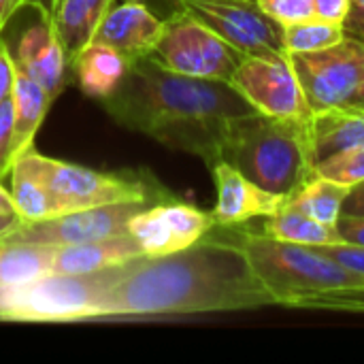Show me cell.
<instances>
[{"label":"cell","instance_id":"obj_1","mask_svg":"<svg viewBox=\"0 0 364 364\" xmlns=\"http://www.w3.org/2000/svg\"><path fill=\"white\" fill-rule=\"evenodd\" d=\"M224 232L213 228L181 252L124 262L105 294L102 318L232 314L275 305L243 250Z\"/></svg>","mask_w":364,"mask_h":364},{"label":"cell","instance_id":"obj_2","mask_svg":"<svg viewBox=\"0 0 364 364\" xmlns=\"http://www.w3.org/2000/svg\"><path fill=\"white\" fill-rule=\"evenodd\" d=\"M100 105L119 126L198 156L209 168L222 162L232 122L256 111L228 81L186 77L151 55L130 60L126 79Z\"/></svg>","mask_w":364,"mask_h":364},{"label":"cell","instance_id":"obj_3","mask_svg":"<svg viewBox=\"0 0 364 364\" xmlns=\"http://www.w3.org/2000/svg\"><path fill=\"white\" fill-rule=\"evenodd\" d=\"M222 160L260 188L290 196L311 175L309 117H269L258 111L232 122Z\"/></svg>","mask_w":364,"mask_h":364},{"label":"cell","instance_id":"obj_4","mask_svg":"<svg viewBox=\"0 0 364 364\" xmlns=\"http://www.w3.org/2000/svg\"><path fill=\"white\" fill-rule=\"evenodd\" d=\"M243 250L252 271L275 305L294 307L303 299L343 288H364V277L324 256L316 247L286 243L254 230L224 226Z\"/></svg>","mask_w":364,"mask_h":364},{"label":"cell","instance_id":"obj_5","mask_svg":"<svg viewBox=\"0 0 364 364\" xmlns=\"http://www.w3.org/2000/svg\"><path fill=\"white\" fill-rule=\"evenodd\" d=\"M122 264L81 275H43L0 286V322H85L102 320V301Z\"/></svg>","mask_w":364,"mask_h":364},{"label":"cell","instance_id":"obj_6","mask_svg":"<svg viewBox=\"0 0 364 364\" xmlns=\"http://www.w3.org/2000/svg\"><path fill=\"white\" fill-rule=\"evenodd\" d=\"M26 154L30 156L38 175L51 190L60 215L126 200L158 203L173 198V194L154 175H141L139 171H94L87 166L45 156L34 147H30Z\"/></svg>","mask_w":364,"mask_h":364},{"label":"cell","instance_id":"obj_7","mask_svg":"<svg viewBox=\"0 0 364 364\" xmlns=\"http://www.w3.org/2000/svg\"><path fill=\"white\" fill-rule=\"evenodd\" d=\"M151 58L186 77L230 83L232 73L245 55L186 9L164 21V32Z\"/></svg>","mask_w":364,"mask_h":364},{"label":"cell","instance_id":"obj_8","mask_svg":"<svg viewBox=\"0 0 364 364\" xmlns=\"http://www.w3.org/2000/svg\"><path fill=\"white\" fill-rule=\"evenodd\" d=\"M311 113L348 105L364 79V41L346 34L333 47L290 53Z\"/></svg>","mask_w":364,"mask_h":364},{"label":"cell","instance_id":"obj_9","mask_svg":"<svg viewBox=\"0 0 364 364\" xmlns=\"http://www.w3.org/2000/svg\"><path fill=\"white\" fill-rule=\"evenodd\" d=\"M149 205H154V200H126L70 211L38 222H19L11 232L0 237V243H32L62 247L107 239L126 232L128 222Z\"/></svg>","mask_w":364,"mask_h":364},{"label":"cell","instance_id":"obj_10","mask_svg":"<svg viewBox=\"0 0 364 364\" xmlns=\"http://www.w3.org/2000/svg\"><path fill=\"white\" fill-rule=\"evenodd\" d=\"M230 85L262 115L282 119L311 117L288 51L245 55L232 73Z\"/></svg>","mask_w":364,"mask_h":364},{"label":"cell","instance_id":"obj_11","mask_svg":"<svg viewBox=\"0 0 364 364\" xmlns=\"http://www.w3.org/2000/svg\"><path fill=\"white\" fill-rule=\"evenodd\" d=\"M186 9L243 55H273L284 49V26L256 0H186Z\"/></svg>","mask_w":364,"mask_h":364},{"label":"cell","instance_id":"obj_12","mask_svg":"<svg viewBox=\"0 0 364 364\" xmlns=\"http://www.w3.org/2000/svg\"><path fill=\"white\" fill-rule=\"evenodd\" d=\"M213 228L211 211H203L175 196L149 205L128 222V235L147 258L181 252L198 243Z\"/></svg>","mask_w":364,"mask_h":364},{"label":"cell","instance_id":"obj_13","mask_svg":"<svg viewBox=\"0 0 364 364\" xmlns=\"http://www.w3.org/2000/svg\"><path fill=\"white\" fill-rule=\"evenodd\" d=\"M218 200L211 209L215 226H241L256 218H271L282 211L288 203V196L273 194L228 162H218L211 168Z\"/></svg>","mask_w":364,"mask_h":364},{"label":"cell","instance_id":"obj_14","mask_svg":"<svg viewBox=\"0 0 364 364\" xmlns=\"http://www.w3.org/2000/svg\"><path fill=\"white\" fill-rule=\"evenodd\" d=\"M11 58L15 66H19L53 98H58L68 83L70 64L51 23V17L47 15L38 13V23H32L21 32L15 51H11Z\"/></svg>","mask_w":364,"mask_h":364},{"label":"cell","instance_id":"obj_15","mask_svg":"<svg viewBox=\"0 0 364 364\" xmlns=\"http://www.w3.org/2000/svg\"><path fill=\"white\" fill-rule=\"evenodd\" d=\"M164 32V19L141 2L124 0L113 4L98 26L92 43H102L117 49L128 60L151 55Z\"/></svg>","mask_w":364,"mask_h":364},{"label":"cell","instance_id":"obj_16","mask_svg":"<svg viewBox=\"0 0 364 364\" xmlns=\"http://www.w3.org/2000/svg\"><path fill=\"white\" fill-rule=\"evenodd\" d=\"M141 256H143V252L139 250L136 241L126 230L122 235H113V237L90 241V243L55 247V254L51 260V275L94 273L100 269L124 264V262L141 258Z\"/></svg>","mask_w":364,"mask_h":364},{"label":"cell","instance_id":"obj_17","mask_svg":"<svg viewBox=\"0 0 364 364\" xmlns=\"http://www.w3.org/2000/svg\"><path fill=\"white\" fill-rule=\"evenodd\" d=\"M309 139L314 166L339 151L360 147L364 145V109L341 105L311 113Z\"/></svg>","mask_w":364,"mask_h":364},{"label":"cell","instance_id":"obj_18","mask_svg":"<svg viewBox=\"0 0 364 364\" xmlns=\"http://www.w3.org/2000/svg\"><path fill=\"white\" fill-rule=\"evenodd\" d=\"M128 66L130 60L117 49L102 43H90L70 60V75L85 96L100 102L122 85Z\"/></svg>","mask_w":364,"mask_h":364},{"label":"cell","instance_id":"obj_19","mask_svg":"<svg viewBox=\"0 0 364 364\" xmlns=\"http://www.w3.org/2000/svg\"><path fill=\"white\" fill-rule=\"evenodd\" d=\"M11 100H13V162H15L30 147H34V136L55 98L47 90H43L32 77H28L19 66H15Z\"/></svg>","mask_w":364,"mask_h":364},{"label":"cell","instance_id":"obj_20","mask_svg":"<svg viewBox=\"0 0 364 364\" xmlns=\"http://www.w3.org/2000/svg\"><path fill=\"white\" fill-rule=\"evenodd\" d=\"M115 0H58L51 13V23L58 38L70 60L94 41L98 26L102 23Z\"/></svg>","mask_w":364,"mask_h":364},{"label":"cell","instance_id":"obj_21","mask_svg":"<svg viewBox=\"0 0 364 364\" xmlns=\"http://www.w3.org/2000/svg\"><path fill=\"white\" fill-rule=\"evenodd\" d=\"M11 194L21 222H38L60 215L55 198L28 154L19 156L11 171Z\"/></svg>","mask_w":364,"mask_h":364},{"label":"cell","instance_id":"obj_22","mask_svg":"<svg viewBox=\"0 0 364 364\" xmlns=\"http://www.w3.org/2000/svg\"><path fill=\"white\" fill-rule=\"evenodd\" d=\"M264 235L286 241V243H296V245H307V247H322V245H337L343 243L337 226L322 224L299 209L284 207L271 218H264Z\"/></svg>","mask_w":364,"mask_h":364},{"label":"cell","instance_id":"obj_23","mask_svg":"<svg viewBox=\"0 0 364 364\" xmlns=\"http://www.w3.org/2000/svg\"><path fill=\"white\" fill-rule=\"evenodd\" d=\"M350 188L335 183L322 175H311L294 194L288 196V207L299 209L301 213L328 224V226H337V220L341 218V209H343V200L348 196Z\"/></svg>","mask_w":364,"mask_h":364},{"label":"cell","instance_id":"obj_24","mask_svg":"<svg viewBox=\"0 0 364 364\" xmlns=\"http://www.w3.org/2000/svg\"><path fill=\"white\" fill-rule=\"evenodd\" d=\"M53 254V245L0 243V286H15L51 275Z\"/></svg>","mask_w":364,"mask_h":364},{"label":"cell","instance_id":"obj_25","mask_svg":"<svg viewBox=\"0 0 364 364\" xmlns=\"http://www.w3.org/2000/svg\"><path fill=\"white\" fill-rule=\"evenodd\" d=\"M346 36L341 23L324 21L318 17L284 26V49L288 53H307L333 47Z\"/></svg>","mask_w":364,"mask_h":364},{"label":"cell","instance_id":"obj_26","mask_svg":"<svg viewBox=\"0 0 364 364\" xmlns=\"http://www.w3.org/2000/svg\"><path fill=\"white\" fill-rule=\"evenodd\" d=\"M316 173L348 188L360 183L364 181V145L339 151L322 160L320 164H316Z\"/></svg>","mask_w":364,"mask_h":364},{"label":"cell","instance_id":"obj_27","mask_svg":"<svg viewBox=\"0 0 364 364\" xmlns=\"http://www.w3.org/2000/svg\"><path fill=\"white\" fill-rule=\"evenodd\" d=\"M294 307L316 309V311H337V314H364V288L328 290V292L303 299Z\"/></svg>","mask_w":364,"mask_h":364},{"label":"cell","instance_id":"obj_28","mask_svg":"<svg viewBox=\"0 0 364 364\" xmlns=\"http://www.w3.org/2000/svg\"><path fill=\"white\" fill-rule=\"evenodd\" d=\"M260 9L282 26L316 17L314 0H256Z\"/></svg>","mask_w":364,"mask_h":364},{"label":"cell","instance_id":"obj_29","mask_svg":"<svg viewBox=\"0 0 364 364\" xmlns=\"http://www.w3.org/2000/svg\"><path fill=\"white\" fill-rule=\"evenodd\" d=\"M13 166V100L0 102V179Z\"/></svg>","mask_w":364,"mask_h":364},{"label":"cell","instance_id":"obj_30","mask_svg":"<svg viewBox=\"0 0 364 364\" xmlns=\"http://www.w3.org/2000/svg\"><path fill=\"white\" fill-rule=\"evenodd\" d=\"M316 250L322 252L324 256L337 260L346 269H350V271H354V273L364 277V247H360V245L337 243V245H322V247H316Z\"/></svg>","mask_w":364,"mask_h":364},{"label":"cell","instance_id":"obj_31","mask_svg":"<svg viewBox=\"0 0 364 364\" xmlns=\"http://www.w3.org/2000/svg\"><path fill=\"white\" fill-rule=\"evenodd\" d=\"M337 232L343 243L364 247V215L341 213V218L337 220Z\"/></svg>","mask_w":364,"mask_h":364},{"label":"cell","instance_id":"obj_32","mask_svg":"<svg viewBox=\"0 0 364 364\" xmlns=\"http://www.w3.org/2000/svg\"><path fill=\"white\" fill-rule=\"evenodd\" d=\"M316 4V17L324 19V21H333V23H341L346 21L352 0H314Z\"/></svg>","mask_w":364,"mask_h":364},{"label":"cell","instance_id":"obj_33","mask_svg":"<svg viewBox=\"0 0 364 364\" xmlns=\"http://www.w3.org/2000/svg\"><path fill=\"white\" fill-rule=\"evenodd\" d=\"M13 77H15V64L9 51V45L0 36V102L11 98L13 92Z\"/></svg>","mask_w":364,"mask_h":364},{"label":"cell","instance_id":"obj_34","mask_svg":"<svg viewBox=\"0 0 364 364\" xmlns=\"http://www.w3.org/2000/svg\"><path fill=\"white\" fill-rule=\"evenodd\" d=\"M346 34L364 41V0H352L350 13L343 21Z\"/></svg>","mask_w":364,"mask_h":364},{"label":"cell","instance_id":"obj_35","mask_svg":"<svg viewBox=\"0 0 364 364\" xmlns=\"http://www.w3.org/2000/svg\"><path fill=\"white\" fill-rule=\"evenodd\" d=\"M130 2H141L145 6H149L158 17H162L164 21L171 19L177 13L186 11V0H130Z\"/></svg>","mask_w":364,"mask_h":364},{"label":"cell","instance_id":"obj_36","mask_svg":"<svg viewBox=\"0 0 364 364\" xmlns=\"http://www.w3.org/2000/svg\"><path fill=\"white\" fill-rule=\"evenodd\" d=\"M341 213H348V215H364V181L350 188V192H348V196L343 200Z\"/></svg>","mask_w":364,"mask_h":364},{"label":"cell","instance_id":"obj_37","mask_svg":"<svg viewBox=\"0 0 364 364\" xmlns=\"http://www.w3.org/2000/svg\"><path fill=\"white\" fill-rule=\"evenodd\" d=\"M26 4V0H0V36L4 32V28L11 23V19L15 17V13H19Z\"/></svg>","mask_w":364,"mask_h":364},{"label":"cell","instance_id":"obj_38","mask_svg":"<svg viewBox=\"0 0 364 364\" xmlns=\"http://www.w3.org/2000/svg\"><path fill=\"white\" fill-rule=\"evenodd\" d=\"M0 215H17V207H15L13 194L2 183H0Z\"/></svg>","mask_w":364,"mask_h":364},{"label":"cell","instance_id":"obj_39","mask_svg":"<svg viewBox=\"0 0 364 364\" xmlns=\"http://www.w3.org/2000/svg\"><path fill=\"white\" fill-rule=\"evenodd\" d=\"M55 2H58V0H26V4H28L30 9H34L36 13L47 15V17H51V13H53V9H55Z\"/></svg>","mask_w":364,"mask_h":364},{"label":"cell","instance_id":"obj_40","mask_svg":"<svg viewBox=\"0 0 364 364\" xmlns=\"http://www.w3.org/2000/svg\"><path fill=\"white\" fill-rule=\"evenodd\" d=\"M21 220L17 215H0V237H4L6 232H11Z\"/></svg>","mask_w":364,"mask_h":364},{"label":"cell","instance_id":"obj_41","mask_svg":"<svg viewBox=\"0 0 364 364\" xmlns=\"http://www.w3.org/2000/svg\"><path fill=\"white\" fill-rule=\"evenodd\" d=\"M348 107H356V109H364V79H363V83L358 85V90L354 92V96L350 98Z\"/></svg>","mask_w":364,"mask_h":364}]
</instances>
